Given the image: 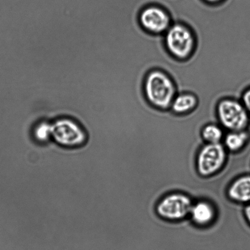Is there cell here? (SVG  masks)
<instances>
[{
	"label": "cell",
	"instance_id": "obj_3",
	"mask_svg": "<svg viewBox=\"0 0 250 250\" xmlns=\"http://www.w3.org/2000/svg\"><path fill=\"white\" fill-rule=\"evenodd\" d=\"M194 199L188 193L173 190L165 193L155 206L156 214L169 222H181L188 219Z\"/></svg>",
	"mask_w": 250,
	"mask_h": 250
},
{
	"label": "cell",
	"instance_id": "obj_16",
	"mask_svg": "<svg viewBox=\"0 0 250 250\" xmlns=\"http://www.w3.org/2000/svg\"><path fill=\"white\" fill-rule=\"evenodd\" d=\"M204 3L209 6H218L224 3L227 0H201Z\"/></svg>",
	"mask_w": 250,
	"mask_h": 250
},
{
	"label": "cell",
	"instance_id": "obj_6",
	"mask_svg": "<svg viewBox=\"0 0 250 250\" xmlns=\"http://www.w3.org/2000/svg\"><path fill=\"white\" fill-rule=\"evenodd\" d=\"M140 27L150 35L162 36L174 22L170 12L162 4H145L138 14Z\"/></svg>",
	"mask_w": 250,
	"mask_h": 250
},
{
	"label": "cell",
	"instance_id": "obj_12",
	"mask_svg": "<svg viewBox=\"0 0 250 250\" xmlns=\"http://www.w3.org/2000/svg\"><path fill=\"white\" fill-rule=\"evenodd\" d=\"M225 130L217 121L206 123L200 130V137L203 143H220L223 142Z\"/></svg>",
	"mask_w": 250,
	"mask_h": 250
},
{
	"label": "cell",
	"instance_id": "obj_4",
	"mask_svg": "<svg viewBox=\"0 0 250 250\" xmlns=\"http://www.w3.org/2000/svg\"><path fill=\"white\" fill-rule=\"evenodd\" d=\"M217 121L226 131L249 129L250 115L239 99L225 97L218 101L215 107Z\"/></svg>",
	"mask_w": 250,
	"mask_h": 250
},
{
	"label": "cell",
	"instance_id": "obj_2",
	"mask_svg": "<svg viewBox=\"0 0 250 250\" xmlns=\"http://www.w3.org/2000/svg\"><path fill=\"white\" fill-rule=\"evenodd\" d=\"M162 39L167 52L174 60L180 62L190 59L197 48L195 31L184 21H174Z\"/></svg>",
	"mask_w": 250,
	"mask_h": 250
},
{
	"label": "cell",
	"instance_id": "obj_13",
	"mask_svg": "<svg viewBox=\"0 0 250 250\" xmlns=\"http://www.w3.org/2000/svg\"><path fill=\"white\" fill-rule=\"evenodd\" d=\"M33 134L39 142H47L52 137V122L45 120H40L34 126Z\"/></svg>",
	"mask_w": 250,
	"mask_h": 250
},
{
	"label": "cell",
	"instance_id": "obj_15",
	"mask_svg": "<svg viewBox=\"0 0 250 250\" xmlns=\"http://www.w3.org/2000/svg\"><path fill=\"white\" fill-rule=\"evenodd\" d=\"M242 212L245 222L250 228V204L243 207Z\"/></svg>",
	"mask_w": 250,
	"mask_h": 250
},
{
	"label": "cell",
	"instance_id": "obj_5",
	"mask_svg": "<svg viewBox=\"0 0 250 250\" xmlns=\"http://www.w3.org/2000/svg\"><path fill=\"white\" fill-rule=\"evenodd\" d=\"M229 152L220 143H203L195 155L197 173L204 178L217 175L227 166Z\"/></svg>",
	"mask_w": 250,
	"mask_h": 250
},
{
	"label": "cell",
	"instance_id": "obj_7",
	"mask_svg": "<svg viewBox=\"0 0 250 250\" xmlns=\"http://www.w3.org/2000/svg\"><path fill=\"white\" fill-rule=\"evenodd\" d=\"M52 137L61 145L75 147L84 142L86 135L76 120L64 116L52 122Z\"/></svg>",
	"mask_w": 250,
	"mask_h": 250
},
{
	"label": "cell",
	"instance_id": "obj_11",
	"mask_svg": "<svg viewBox=\"0 0 250 250\" xmlns=\"http://www.w3.org/2000/svg\"><path fill=\"white\" fill-rule=\"evenodd\" d=\"M223 144L229 154H238L244 151L250 143L249 129L241 131H229L225 133Z\"/></svg>",
	"mask_w": 250,
	"mask_h": 250
},
{
	"label": "cell",
	"instance_id": "obj_1",
	"mask_svg": "<svg viewBox=\"0 0 250 250\" xmlns=\"http://www.w3.org/2000/svg\"><path fill=\"white\" fill-rule=\"evenodd\" d=\"M146 101L153 108L168 111L179 89L175 80L168 72L160 68L148 70L143 82Z\"/></svg>",
	"mask_w": 250,
	"mask_h": 250
},
{
	"label": "cell",
	"instance_id": "obj_14",
	"mask_svg": "<svg viewBox=\"0 0 250 250\" xmlns=\"http://www.w3.org/2000/svg\"><path fill=\"white\" fill-rule=\"evenodd\" d=\"M240 100L241 101L243 104L247 109L248 112L250 115V86L247 87L244 91L242 92L240 96Z\"/></svg>",
	"mask_w": 250,
	"mask_h": 250
},
{
	"label": "cell",
	"instance_id": "obj_9",
	"mask_svg": "<svg viewBox=\"0 0 250 250\" xmlns=\"http://www.w3.org/2000/svg\"><path fill=\"white\" fill-rule=\"evenodd\" d=\"M226 193L232 202L245 206L250 204V173L235 177L228 184Z\"/></svg>",
	"mask_w": 250,
	"mask_h": 250
},
{
	"label": "cell",
	"instance_id": "obj_10",
	"mask_svg": "<svg viewBox=\"0 0 250 250\" xmlns=\"http://www.w3.org/2000/svg\"><path fill=\"white\" fill-rule=\"evenodd\" d=\"M198 105L196 94L191 91H179L172 102L169 111L176 115H188L196 110Z\"/></svg>",
	"mask_w": 250,
	"mask_h": 250
},
{
	"label": "cell",
	"instance_id": "obj_8",
	"mask_svg": "<svg viewBox=\"0 0 250 250\" xmlns=\"http://www.w3.org/2000/svg\"><path fill=\"white\" fill-rule=\"evenodd\" d=\"M218 216L217 206L209 199H196L191 207L188 220L195 227L208 228L215 223Z\"/></svg>",
	"mask_w": 250,
	"mask_h": 250
}]
</instances>
